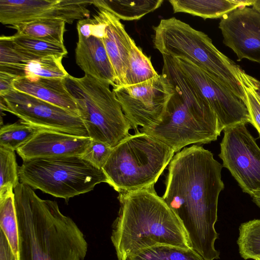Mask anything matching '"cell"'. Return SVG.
I'll list each match as a JSON object with an SVG mask.
<instances>
[{"mask_svg":"<svg viewBox=\"0 0 260 260\" xmlns=\"http://www.w3.org/2000/svg\"><path fill=\"white\" fill-rule=\"evenodd\" d=\"M13 88L78 114L75 101L66 88L63 79L39 78L30 80L22 77L14 81Z\"/></svg>","mask_w":260,"mask_h":260,"instance_id":"obj_18","label":"cell"},{"mask_svg":"<svg viewBox=\"0 0 260 260\" xmlns=\"http://www.w3.org/2000/svg\"><path fill=\"white\" fill-rule=\"evenodd\" d=\"M0 260H19L13 253L4 233L0 231Z\"/></svg>","mask_w":260,"mask_h":260,"instance_id":"obj_33","label":"cell"},{"mask_svg":"<svg viewBox=\"0 0 260 260\" xmlns=\"http://www.w3.org/2000/svg\"><path fill=\"white\" fill-rule=\"evenodd\" d=\"M240 80L248 85L260 102V81L246 74L243 70L240 73Z\"/></svg>","mask_w":260,"mask_h":260,"instance_id":"obj_34","label":"cell"},{"mask_svg":"<svg viewBox=\"0 0 260 260\" xmlns=\"http://www.w3.org/2000/svg\"><path fill=\"white\" fill-rule=\"evenodd\" d=\"M112 149V148L103 142L91 139L89 145L81 157L96 168L102 169Z\"/></svg>","mask_w":260,"mask_h":260,"instance_id":"obj_31","label":"cell"},{"mask_svg":"<svg viewBox=\"0 0 260 260\" xmlns=\"http://www.w3.org/2000/svg\"><path fill=\"white\" fill-rule=\"evenodd\" d=\"M1 111L38 129L89 137L79 115L34 96L12 90L0 95Z\"/></svg>","mask_w":260,"mask_h":260,"instance_id":"obj_9","label":"cell"},{"mask_svg":"<svg viewBox=\"0 0 260 260\" xmlns=\"http://www.w3.org/2000/svg\"><path fill=\"white\" fill-rule=\"evenodd\" d=\"M223 43L237 56L260 63V13L253 8H238L219 23Z\"/></svg>","mask_w":260,"mask_h":260,"instance_id":"obj_14","label":"cell"},{"mask_svg":"<svg viewBox=\"0 0 260 260\" xmlns=\"http://www.w3.org/2000/svg\"><path fill=\"white\" fill-rule=\"evenodd\" d=\"M174 13L182 12L204 19L222 18L240 7L252 6L254 0H169Z\"/></svg>","mask_w":260,"mask_h":260,"instance_id":"obj_19","label":"cell"},{"mask_svg":"<svg viewBox=\"0 0 260 260\" xmlns=\"http://www.w3.org/2000/svg\"><path fill=\"white\" fill-rule=\"evenodd\" d=\"M75 58L85 75L106 82L113 88L115 87V72L101 39L93 36L78 38Z\"/></svg>","mask_w":260,"mask_h":260,"instance_id":"obj_17","label":"cell"},{"mask_svg":"<svg viewBox=\"0 0 260 260\" xmlns=\"http://www.w3.org/2000/svg\"><path fill=\"white\" fill-rule=\"evenodd\" d=\"M10 37L15 48L28 60L49 56L63 57L68 54L64 44L48 42L16 34Z\"/></svg>","mask_w":260,"mask_h":260,"instance_id":"obj_22","label":"cell"},{"mask_svg":"<svg viewBox=\"0 0 260 260\" xmlns=\"http://www.w3.org/2000/svg\"><path fill=\"white\" fill-rule=\"evenodd\" d=\"M28 61L14 46L10 36L0 37V72L15 77H24V68Z\"/></svg>","mask_w":260,"mask_h":260,"instance_id":"obj_29","label":"cell"},{"mask_svg":"<svg viewBox=\"0 0 260 260\" xmlns=\"http://www.w3.org/2000/svg\"><path fill=\"white\" fill-rule=\"evenodd\" d=\"M0 226L9 242L14 254L19 259L18 230L14 193L0 199Z\"/></svg>","mask_w":260,"mask_h":260,"instance_id":"obj_28","label":"cell"},{"mask_svg":"<svg viewBox=\"0 0 260 260\" xmlns=\"http://www.w3.org/2000/svg\"><path fill=\"white\" fill-rule=\"evenodd\" d=\"M157 76L158 74L152 66L150 57L146 56L133 40L124 86L138 84Z\"/></svg>","mask_w":260,"mask_h":260,"instance_id":"obj_23","label":"cell"},{"mask_svg":"<svg viewBox=\"0 0 260 260\" xmlns=\"http://www.w3.org/2000/svg\"><path fill=\"white\" fill-rule=\"evenodd\" d=\"M245 92V104L248 109L250 123L257 131L260 137V102L249 86L241 80Z\"/></svg>","mask_w":260,"mask_h":260,"instance_id":"obj_32","label":"cell"},{"mask_svg":"<svg viewBox=\"0 0 260 260\" xmlns=\"http://www.w3.org/2000/svg\"><path fill=\"white\" fill-rule=\"evenodd\" d=\"M63 81L91 139L113 148L130 135L132 126L109 84L87 75Z\"/></svg>","mask_w":260,"mask_h":260,"instance_id":"obj_7","label":"cell"},{"mask_svg":"<svg viewBox=\"0 0 260 260\" xmlns=\"http://www.w3.org/2000/svg\"><path fill=\"white\" fill-rule=\"evenodd\" d=\"M153 29L154 47L162 55L189 60L245 102L242 70L219 51L206 34L175 17L161 19Z\"/></svg>","mask_w":260,"mask_h":260,"instance_id":"obj_5","label":"cell"},{"mask_svg":"<svg viewBox=\"0 0 260 260\" xmlns=\"http://www.w3.org/2000/svg\"><path fill=\"white\" fill-rule=\"evenodd\" d=\"M219 157L242 191L251 197L260 191V148L244 123L225 128Z\"/></svg>","mask_w":260,"mask_h":260,"instance_id":"obj_11","label":"cell"},{"mask_svg":"<svg viewBox=\"0 0 260 260\" xmlns=\"http://www.w3.org/2000/svg\"><path fill=\"white\" fill-rule=\"evenodd\" d=\"M20 182L66 202L92 190L101 183L109 184L103 169L80 156L34 158L19 167Z\"/></svg>","mask_w":260,"mask_h":260,"instance_id":"obj_8","label":"cell"},{"mask_svg":"<svg viewBox=\"0 0 260 260\" xmlns=\"http://www.w3.org/2000/svg\"><path fill=\"white\" fill-rule=\"evenodd\" d=\"M132 128H148L158 124L174 93L163 74L144 82L113 88Z\"/></svg>","mask_w":260,"mask_h":260,"instance_id":"obj_10","label":"cell"},{"mask_svg":"<svg viewBox=\"0 0 260 260\" xmlns=\"http://www.w3.org/2000/svg\"><path fill=\"white\" fill-rule=\"evenodd\" d=\"M15 151L0 147V199L14 193L19 184V167Z\"/></svg>","mask_w":260,"mask_h":260,"instance_id":"obj_27","label":"cell"},{"mask_svg":"<svg viewBox=\"0 0 260 260\" xmlns=\"http://www.w3.org/2000/svg\"><path fill=\"white\" fill-rule=\"evenodd\" d=\"M96 14L103 24L100 39L114 69L115 87L123 86L129 66V56L133 40L126 31L120 19L109 11L99 9Z\"/></svg>","mask_w":260,"mask_h":260,"instance_id":"obj_16","label":"cell"},{"mask_svg":"<svg viewBox=\"0 0 260 260\" xmlns=\"http://www.w3.org/2000/svg\"><path fill=\"white\" fill-rule=\"evenodd\" d=\"M127 260H204L192 248L160 244L143 249Z\"/></svg>","mask_w":260,"mask_h":260,"instance_id":"obj_24","label":"cell"},{"mask_svg":"<svg viewBox=\"0 0 260 260\" xmlns=\"http://www.w3.org/2000/svg\"><path fill=\"white\" fill-rule=\"evenodd\" d=\"M119 193L120 207L111 236L117 260H127L143 249L160 244L192 248L182 222L158 196L154 185Z\"/></svg>","mask_w":260,"mask_h":260,"instance_id":"obj_3","label":"cell"},{"mask_svg":"<svg viewBox=\"0 0 260 260\" xmlns=\"http://www.w3.org/2000/svg\"><path fill=\"white\" fill-rule=\"evenodd\" d=\"M63 57L49 56L27 61L24 65V77L33 80L39 78L64 79L69 74L64 68Z\"/></svg>","mask_w":260,"mask_h":260,"instance_id":"obj_25","label":"cell"},{"mask_svg":"<svg viewBox=\"0 0 260 260\" xmlns=\"http://www.w3.org/2000/svg\"><path fill=\"white\" fill-rule=\"evenodd\" d=\"M91 1L0 0V22L8 26L48 18L64 20L72 24L89 18L87 7Z\"/></svg>","mask_w":260,"mask_h":260,"instance_id":"obj_13","label":"cell"},{"mask_svg":"<svg viewBox=\"0 0 260 260\" xmlns=\"http://www.w3.org/2000/svg\"><path fill=\"white\" fill-rule=\"evenodd\" d=\"M175 152L165 144L139 132L113 148L103 170L109 184L119 193L153 186Z\"/></svg>","mask_w":260,"mask_h":260,"instance_id":"obj_6","label":"cell"},{"mask_svg":"<svg viewBox=\"0 0 260 260\" xmlns=\"http://www.w3.org/2000/svg\"><path fill=\"white\" fill-rule=\"evenodd\" d=\"M163 0H93L91 4L109 11L119 19L137 20L161 6Z\"/></svg>","mask_w":260,"mask_h":260,"instance_id":"obj_20","label":"cell"},{"mask_svg":"<svg viewBox=\"0 0 260 260\" xmlns=\"http://www.w3.org/2000/svg\"><path fill=\"white\" fill-rule=\"evenodd\" d=\"M172 58L187 82L210 105L221 131L238 124L249 123L245 104L232 91L189 60Z\"/></svg>","mask_w":260,"mask_h":260,"instance_id":"obj_12","label":"cell"},{"mask_svg":"<svg viewBox=\"0 0 260 260\" xmlns=\"http://www.w3.org/2000/svg\"><path fill=\"white\" fill-rule=\"evenodd\" d=\"M16 79L13 76L0 72V95L14 89L13 83Z\"/></svg>","mask_w":260,"mask_h":260,"instance_id":"obj_35","label":"cell"},{"mask_svg":"<svg viewBox=\"0 0 260 260\" xmlns=\"http://www.w3.org/2000/svg\"><path fill=\"white\" fill-rule=\"evenodd\" d=\"M66 22L58 18L38 19L9 27L17 30L16 35L25 36L48 42L64 44Z\"/></svg>","mask_w":260,"mask_h":260,"instance_id":"obj_21","label":"cell"},{"mask_svg":"<svg viewBox=\"0 0 260 260\" xmlns=\"http://www.w3.org/2000/svg\"><path fill=\"white\" fill-rule=\"evenodd\" d=\"M222 167L202 146L184 148L169 164L161 197L182 222L192 248L204 260L219 258L215 223L219 196L224 188Z\"/></svg>","mask_w":260,"mask_h":260,"instance_id":"obj_1","label":"cell"},{"mask_svg":"<svg viewBox=\"0 0 260 260\" xmlns=\"http://www.w3.org/2000/svg\"><path fill=\"white\" fill-rule=\"evenodd\" d=\"M253 202L260 208V191L252 197Z\"/></svg>","mask_w":260,"mask_h":260,"instance_id":"obj_36","label":"cell"},{"mask_svg":"<svg viewBox=\"0 0 260 260\" xmlns=\"http://www.w3.org/2000/svg\"><path fill=\"white\" fill-rule=\"evenodd\" d=\"M162 74L174 93L160 122L142 128L145 133L178 152L192 144L216 141L222 132L217 116L209 103L187 82L172 57L162 55Z\"/></svg>","mask_w":260,"mask_h":260,"instance_id":"obj_4","label":"cell"},{"mask_svg":"<svg viewBox=\"0 0 260 260\" xmlns=\"http://www.w3.org/2000/svg\"><path fill=\"white\" fill-rule=\"evenodd\" d=\"M237 243L243 258L260 260V219L241 224Z\"/></svg>","mask_w":260,"mask_h":260,"instance_id":"obj_26","label":"cell"},{"mask_svg":"<svg viewBox=\"0 0 260 260\" xmlns=\"http://www.w3.org/2000/svg\"><path fill=\"white\" fill-rule=\"evenodd\" d=\"M38 130L22 120L4 125L0 129V147L16 151L28 141Z\"/></svg>","mask_w":260,"mask_h":260,"instance_id":"obj_30","label":"cell"},{"mask_svg":"<svg viewBox=\"0 0 260 260\" xmlns=\"http://www.w3.org/2000/svg\"><path fill=\"white\" fill-rule=\"evenodd\" d=\"M19 237V260H84V235L55 201L39 198L19 182L14 189Z\"/></svg>","mask_w":260,"mask_h":260,"instance_id":"obj_2","label":"cell"},{"mask_svg":"<svg viewBox=\"0 0 260 260\" xmlns=\"http://www.w3.org/2000/svg\"><path fill=\"white\" fill-rule=\"evenodd\" d=\"M252 8L260 13V0H254Z\"/></svg>","mask_w":260,"mask_h":260,"instance_id":"obj_37","label":"cell"},{"mask_svg":"<svg viewBox=\"0 0 260 260\" xmlns=\"http://www.w3.org/2000/svg\"><path fill=\"white\" fill-rule=\"evenodd\" d=\"M90 141L89 137L39 129L16 152L23 161L34 158L81 156Z\"/></svg>","mask_w":260,"mask_h":260,"instance_id":"obj_15","label":"cell"}]
</instances>
